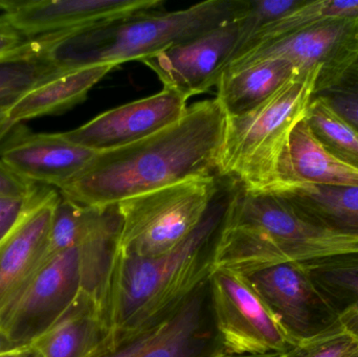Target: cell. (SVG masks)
Instances as JSON below:
<instances>
[{
  "instance_id": "12",
  "label": "cell",
  "mask_w": 358,
  "mask_h": 357,
  "mask_svg": "<svg viewBox=\"0 0 358 357\" xmlns=\"http://www.w3.org/2000/svg\"><path fill=\"white\" fill-rule=\"evenodd\" d=\"M187 100L164 88L159 94L106 111L63 136L98 153L121 148L173 125L187 112Z\"/></svg>"
},
{
  "instance_id": "29",
  "label": "cell",
  "mask_w": 358,
  "mask_h": 357,
  "mask_svg": "<svg viewBox=\"0 0 358 357\" xmlns=\"http://www.w3.org/2000/svg\"><path fill=\"white\" fill-rule=\"evenodd\" d=\"M40 184L23 180L0 159V197H24L35 193Z\"/></svg>"
},
{
  "instance_id": "4",
  "label": "cell",
  "mask_w": 358,
  "mask_h": 357,
  "mask_svg": "<svg viewBox=\"0 0 358 357\" xmlns=\"http://www.w3.org/2000/svg\"><path fill=\"white\" fill-rule=\"evenodd\" d=\"M248 0H208L176 12L127 18L36 37L38 50L58 71L142 61L243 16Z\"/></svg>"
},
{
  "instance_id": "27",
  "label": "cell",
  "mask_w": 358,
  "mask_h": 357,
  "mask_svg": "<svg viewBox=\"0 0 358 357\" xmlns=\"http://www.w3.org/2000/svg\"><path fill=\"white\" fill-rule=\"evenodd\" d=\"M358 350V341L346 333L294 346L282 357H349Z\"/></svg>"
},
{
  "instance_id": "18",
  "label": "cell",
  "mask_w": 358,
  "mask_h": 357,
  "mask_svg": "<svg viewBox=\"0 0 358 357\" xmlns=\"http://www.w3.org/2000/svg\"><path fill=\"white\" fill-rule=\"evenodd\" d=\"M289 184L358 186V169L330 153L303 119L290 134L273 189Z\"/></svg>"
},
{
  "instance_id": "32",
  "label": "cell",
  "mask_w": 358,
  "mask_h": 357,
  "mask_svg": "<svg viewBox=\"0 0 358 357\" xmlns=\"http://www.w3.org/2000/svg\"><path fill=\"white\" fill-rule=\"evenodd\" d=\"M33 354L29 344L25 345H0V357H29Z\"/></svg>"
},
{
  "instance_id": "1",
  "label": "cell",
  "mask_w": 358,
  "mask_h": 357,
  "mask_svg": "<svg viewBox=\"0 0 358 357\" xmlns=\"http://www.w3.org/2000/svg\"><path fill=\"white\" fill-rule=\"evenodd\" d=\"M225 126L227 115L217 99L194 103L166 129L99 152L58 191L79 205L107 207L192 178L219 176Z\"/></svg>"
},
{
  "instance_id": "30",
  "label": "cell",
  "mask_w": 358,
  "mask_h": 357,
  "mask_svg": "<svg viewBox=\"0 0 358 357\" xmlns=\"http://www.w3.org/2000/svg\"><path fill=\"white\" fill-rule=\"evenodd\" d=\"M167 321V320H166ZM166 321H164L162 324L157 325L155 328L149 330L148 333H144L141 335L138 339L132 341L131 343L123 346L120 349L115 350L110 354H101L94 357H141L144 352H146L153 344L157 341L159 337V333H162L164 325Z\"/></svg>"
},
{
  "instance_id": "3",
  "label": "cell",
  "mask_w": 358,
  "mask_h": 357,
  "mask_svg": "<svg viewBox=\"0 0 358 357\" xmlns=\"http://www.w3.org/2000/svg\"><path fill=\"white\" fill-rule=\"evenodd\" d=\"M357 251L358 241L319 228L278 193L236 182L215 242L213 270L248 276L284 262Z\"/></svg>"
},
{
  "instance_id": "13",
  "label": "cell",
  "mask_w": 358,
  "mask_h": 357,
  "mask_svg": "<svg viewBox=\"0 0 358 357\" xmlns=\"http://www.w3.org/2000/svg\"><path fill=\"white\" fill-rule=\"evenodd\" d=\"M161 0H0L10 24L27 37L94 27L159 10Z\"/></svg>"
},
{
  "instance_id": "6",
  "label": "cell",
  "mask_w": 358,
  "mask_h": 357,
  "mask_svg": "<svg viewBox=\"0 0 358 357\" xmlns=\"http://www.w3.org/2000/svg\"><path fill=\"white\" fill-rule=\"evenodd\" d=\"M319 73V69L298 73L254 110L227 117L219 177L248 190L275 188L282 155L292 130L306 115Z\"/></svg>"
},
{
  "instance_id": "19",
  "label": "cell",
  "mask_w": 358,
  "mask_h": 357,
  "mask_svg": "<svg viewBox=\"0 0 358 357\" xmlns=\"http://www.w3.org/2000/svg\"><path fill=\"white\" fill-rule=\"evenodd\" d=\"M315 226L358 241V186L289 184L273 189Z\"/></svg>"
},
{
  "instance_id": "34",
  "label": "cell",
  "mask_w": 358,
  "mask_h": 357,
  "mask_svg": "<svg viewBox=\"0 0 358 357\" xmlns=\"http://www.w3.org/2000/svg\"><path fill=\"white\" fill-rule=\"evenodd\" d=\"M349 357H358V350L357 351H355V354H352V356H350Z\"/></svg>"
},
{
  "instance_id": "35",
  "label": "cell",
  "mask_w": 358,
  "mask_h": 357,
  "mask_svg": "<svg viewBox=\"0 0 358 357\" xmlns=\"http://www.w3.org/2000/svg\"><path fill=\"white\" fill-rule=\"evenodd\" d=\"M29 357H39V356H36V354H31V356Z\"/></svg>"
},
{
  "instance_id": "15",
  "label": "cell",
  "mask_w": 358,
  "mask_h": 357,
  "mask_svg": "<svg viewBox=\"0 0 358 357\" xmlns=\"http://www.w3.org/2000/svg\"><path fill=\"white\" fill-rule=\"evenodd\" d=\"M60 193L50 188L0 241V310L43 262Z\"/></svg>"
},
{
  "instance_id": "33",
  "label": "cell",
  "mask_w": 358,
  "mask_h": 357,
  "mask_svg": "<svg viewBox=\"0 0 358 357\" xmlns=\"http://www.w3.org/2000/svg\"><path fill=\"white\" fill-rule=\"evenodd\" d=\"M283 354H263V356H224V357H282Z\"/></svg>"
},
{
  "instance_id": "23",
  "label": "cell",
  "mask_w": 358,
  "mask_h": 357,
  "mask_svg": "<svg viewBox=\"0 0 358 357\" xmlns=\"http://www.w3.org/2000/svg\"><path fill=\"white\" fill-rule=\"evenodd\" d=\"M60 73L62 71L40 54L35 39L24 48L0 58V147L17 127L8 121V113L17 101L36 86Z\"/></svg>"
},
{
  "instance_id": "5",
  "label": "cell",
  "mask_w": 358,
  "mask_h": 357,
  "mask_svg": "<svg viewBox=\"0 0 358 357\" xmlns=\"http://www.w3.org/2000/svg\"><path fill=\"white\" fill-rule=\"evenodd\" d=\"M117 232L104 226L75 247L48 256L0 310V341L25 345L43 333L84 293L100 301L117 249Z\"/></svg>"
},
{
  "instance_id": "7",
  "label": "cell",
  "mask_w": 358,
  "mask_h": 357,
  "mask_svg": "<svg viewBox=\"0 0 358 357\" xmlns=\"http://www.w3.org/2000/svg\"><path fill=\"white\" fill-rule=\"evenodd\" d=\"M221 177L192 178L117 203V255L153 258L182 245L201 224Z\"/></svg>"
},
{
  "instance_id": "28",
  "label": "cell",
  "mask_w": 358,
  "mask_h": 357,
  "mask_svg": "<svg viewBox=\"0 0 358 357\" xmlns=\"http://www.w3.org/2000/svg\"><path fill=\"white\" fill-rule=\"evenodd\" d=\"M50 187L40 186L24 197H0V241L13 230L25 213L45 194Z\"/></svg>"
},
{
  "instance_id": "2",
  "label": "cell",
  "mask_w": 358,
  "mask_h": 357,
  "mask_svg": "<svg viewBox=\"0 0 358 357\" xmlns=\"http://www.w3.org/2000/svg\"><path fill=\"white\" fill-rule=\"evenodd\" d=\"M235 186L225 178L201 224L171 253L153 258L115 254L100 302L108 330L105 354L162 324L208 280L215 242Z\"/></svg>"
},
{
  "instance_id": "26",
  "label": "cell",
  "mask_w": 358,
  "mask_h": 357,
  "mask_svg": "<svg viewBox=\"0 0 358 357\" xmlns=\"http://www.w3.org/2000/svg\"><path fill=\"white\" fill-rule=\"evenodd\" d=\"M315 96L323 99L358 131V61L338 83Z\"/></svg>"
},
{
  "instance_id": "25",
  "label": "cell",
  "mask_w": 358,
  "mask_h": 357,
  "mask_svg": "<svg viewBox=\"0 0 358 357\" xmlns=\"http://www.w3.org/2000/svg\"><path fill=\"white\" fill-rule=\"evenodd\" d=\"M304 119L330 153L358 169V131L351 124L317 96L311 99Z\"/></svg>"
},
{
  "instance_id": "9",
  "label": "cell",
  "mask_w": 358,
  "mask_h": 357,
  "mask_svg": "<svg viewBox=\"0 0 358 357\" xmlns=\"http://www.w3.org/2000/svg\"><path fill=\"white\" fill-rule=\"evenodd\" d=\"M271 59L289 61L300 73L319 69L315 94L324 92L338 83L358 61V16L323 21L252 48L231 61L223 73Z\"/></svg>"
},
{
  "instance_id": "10",
  "label": "cell",
  "mask_w": 358,
  "mask_h": 357,
  "mask_svg": "<svg viewBox=\"0 0 358 357\" xmlns=\"http://www.w3.org/2000/svg\"><path fill=\"white\" fill-rule=\"evenodd\" d=\"M245 277L292 345L345 333L301 262H284Z\"/></svg>"
},
{
  "instance_id": "16",
  "label": "cell",
  "mask_w": 358,
  "mask_h": 357,
  "mask_svg": "<svg viewBox=\"0 0 358 357\" xmlns=\"http://www.w3.org/2000/svg\"><path fill=\"white\" fill-rule=\"evenodd\" d=\"M215 326L208 280L164 325L141 357H224Z\"/></svg>"
},
{
  "instance_id": "21",
  "label": "cell",
  "mask_w": 358,
  "mask_h": 357,
  "mask_svg": "<svg viewBox=\"0 0 358 357\" xmlns=\"http://www.w3.org/2000/svg\"><path fill=\"white\" fill-rule=\"evenodd\" d=\"M298 73L300 71L289 61H261L223 73L216 86V99L227 117H239L254 110Z\"/></svg>"
},
{
  "instance_id": "17",
  "label": "cell",
  "mask_w": 358,
  "mask_h": 357,
  "mask_svg": "<svg viewBox=\"0 0 358 357\" xmlns=\"http://www.w3.org/2000/svg\"><path fill=\"white\" fill-rule=\"evenodd\" d=\"M107 337L100 304L82 293L29 345L39 357H94L106 352Z\"/></svg>"
},
{
  "instance_id": "20",
  "label": "cell",
  "mask_w": 358,
  "mask_h": 357,
  "mask_svg": "<svg viewBox=\"0 0 358 357\" xmlns=\"http://www.w3.org/2000/svg\"><path fill=\"white\" fill-rule=\"evenodd\" d=\"M119 65L99 64L60 73L21 96L8 113L13 126L44 115L73 108L87 98L88 92Z\"/></svg>"
},
{
  "instance_id": "11",
  "label": "cell",
  "mask_w": 358,
  "mask_h": 357,
  "mask_svg": "<svg viewBox=\"0 0 358 357\" xmlns=\"http://www.w3.org/2000/svg\"><path fill=\"white\" fill-rule=\"evenodd\" d=\"M243 17V16H242ZM242 17L141 61L157 73L164 88L187 98L217 86L241 44Z\"/></svg>"
},
{
  "instance_id": "22",
  "label": "cell",
  "mask_w": 358,
  "mask_h": 357,
  "mask_svg": "<svg viewBox=\"0 0 358 357\" xmlns=\"http://www.w3.org/2000/svg\"><path fill=\"white\" fill-rule=\"evenodd\" d=\"M301 263L338 316L343 330L358 341V251Z\"/></svg>"
},
{
  "instance_id": "14",
  "label": "cell",
  "mask_w": 358,
  "mask_h": 357,
  "mask_svg": "<svg viewBox=\"0 0 358 357\" xmlns=\"http://www.w3.org/2000/svg\"><path fill=\"white\" fill-rule=\"evenodd\" d=\"M96 151L67 140L63 133H29L21 125L0 147V159L14 173L40 186H64L79 174Z\"/></svg>"
},
{
  "instance_id": "8",
  "label": "cell",
  "mask_w": 358,
  "mask_h": 357,
  "mask_svg": "<svg viewBox=\"0 0 358 357\" xmlns=\"http://www.w3.org/2000/svg\"><path fill=\"white\" fill-rule=\"evenodd\" d=\"M208 289L215 326L227 356L284 354L294 347L245 276L214 268Z\"/></svg>"
},
{
  "instance_id": "24",
  "label": "cell",
  "mask_w": 358,
  "mask_h": 357,
  "mask_svg": "<svg viewBox=\"0 0 358 357\" xmlns=\"http://www.w3.org/2000/svg\"><path fill=\"white\" fill-rule=\"evenodd\" d=\"M350 16H358V0H305L289 14L261 29L238 57L252 48L298 33L323 21Z\"/></svg>"
},
{
  "instance_id": "31",
  "label": "cell",
  "mask_w": 358,
  "mask_h": 357,
  "mask_svg": "<svg viewBox=\"0 0 358 357\" xmlns=\"http://www.w3.org/2000/svg\"><path fill=\"white\" fill-rule=\"evenodd\" d=\"M31 40L15 29L4 15L0 16V58L24 48Z\"/></svg>"
}]
</instances>
